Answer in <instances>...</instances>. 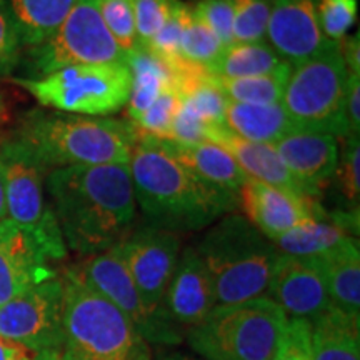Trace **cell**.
I'll return each instance as SVG.
<instances>
[{
    "label": "cell",
    "instance_id": "obj_1",
    "mask_svg": "<svg viewBox=\"0 0 360 360\" xmlns=\"http://www.w3.org/2000/svg\"><path fill=\"white\" fill-rule=\"evenodd\" d=\"M45 191L67 249L80 255L114 249L134 231L137 204L129 164L53 169Z\"/></svg>",
    "mask_w": 360,
    "mask_h": 360
},
{
    "label": "cell",
    "instance_id": "obj_2",
    "mask_svg": "<svg viewBox=\"0 0 360 360\" xmlns=\"http://www.w3.org/2000/svg\"><path fill=\"white\" fill-rule=\"evenodd\" d=\"M135 204L147 225L195 232L238 207L237 193L207 182L172 154L167 141L139 137L129 160Z\"/></svg>",
    "mask_w": 360,
    "mask_h": 360
},
{
    "label": "cell",
    "instance_id": "obj_3",
    "mask_svg": "<svg viewBox=\"0 0 360 360\" xmlns=\"http://www.w3.org/2000/svg\"><path fill=\"white\" fill-rule=\"evenodd\" d=\"M12 135L49 172L74 165L129 164L137 142L127 120L47 110L27 112Z\"/></svg>",
    "mask_w": 360,
    "mask_h": 360
},
{
    "label": "cell",
    "instance_id": "obj_4",
    "mask_svg": "<svg viewBox=\"0 0 360 360\" xmlns=\"http://www.w3.org/2000/svg\"><path fill=\"white\" fill-rule=\"evenodd\" d=\"M58 360H152L134 323L96 289L65 270Z\"/></svg>",
    "mask_w": 360,
    "mask_h": 360
},
{
    "label": "cell",
    "instance_id": "obj_5",
    "mask_svg": "<svg viewBox=\"0 0 360 360\" xmlns=\"http://www.w3.org/2000/svg\"><path fill=\"white\" fill-rule=\"evenodd\" d=\"M214 283L217 305L265 295L281 252L244 215H224L195 247Z\"/></svg>",
    "mask_w": 360,
    "mask_h": 360
},
{
    "label": "cell",
    "instance_id": "obj_6",
    "mask_svg": "<svg viewBox=\"0 0 360 360\" xmlns=\"http://www.w3.org/2000/svg\"><path fill=\"white\" fill-rule=\"evenodd\" d=\"M287 314L269 297L217 305L199 326L188 328L193 352L205 360H272Z\"/></svg>",
    "mask_w": 360,
    "mask_h": 360
},
{
    "label": "cell",
    "instance_id": "obj_7",
    "mask_svg": "<svg viewBox=\"0 0 360 360\" xmlns=\"http://www.w3.org/2000/svg\"><path fill=\"white\" fill-rule=\"evenodd\" d=\"M6 175L7 219L35 240L51 262L67 257V245L51 202L45 199L49 170L13 135L0 137Z\"/></svg>",
    "mask_w": 360,
    "mask_h": 360
},
{
    "label": "cell",
    "instance_id": "obj_8",
    "mask_svg": "<svg viewBox=\"0 0 360 360\" xmlns=\"http://www.w3.org/2000/svg\"><path fill=\"white\" fill-rule=\"evenodd\" d=\"M42 107L64 114L105 117L127 105L132 75L127 64L72 65L40 79L11 77Z\"/></svg>",
    "mask_w": 360,
    "mask_h": 360
},
{
    "label": "cell",
    "instance_id": "obj_9",
    "mask_svg": "<svg viewBox=\"0 0 360 360\" xmlns=\"http://www.w3.org/2000/svg\"><path fill=\"white\" fill-rule=\"evenodd\" d=\"M349 70L339 42L322 56L292 69L283 87L282 107L294 129L347 137L342 119Z\"/></svg>",
    "mask_w": 360,
    "mask_h": 360
},
{
    "label": "cell",
    "instance_id": "obj_10",
    "mask_svg": "<svg viewBox=\"0 0 360 360\" xmlns=\"http://www.w3.org/2000/svg\"><path fill=\"white\" fill-rule=\"evenodd\" d=\"M127 64V53L117 45L96 0H77L64 24L44 44L24 49L22 79H40L65 67Z\"/></svg>",
    "mask_w": 360,
    "mask_h": 360
},
{
    "label": "cell",
    "instance_id": "obj_11",
    "mask_svg": "<svg viewBox=\"0 0 360 360\" xmlns=\"http://www.w3.org/2000/svg\"><path fill=\"white\" fill-rule=\"evenodd\" d=\"M69 270L110 300L134 323L148 345L167 347L184 340L182 327L172 321L167 309L147 307L115 249L90 255Z\"/></svg>",
    "mask_w": 360,
    "mask_h": 360
},
{
    "label": "cell",
    "instance_id": "obj_12",
    "mask_svg": "<svg viewBox=\"0 0 360 360\" xmlns=\"http://www.w3.org/2000/svg\"><path fill=\"white\" fill-rule=\"evenodd\" d=\"M64 282L53 277L0 305V335L44 352H60Z\"/></svg>",
    "mask_w": 360,
    "mask_h": 360
},
{
    "label": "cell",
    "instance_id": "obj_13",
    "mask_svg": "<svg viewBox=\"0 0 360 360\" xmlns=\"http://www.w3.org/2000/svg\"><path fill=\"white\" fill-rule=\"evenodd\" d=\"M114 249L147 307L165 309V294L180 257L179 233L143 225L130 232Z\"/></svg>",
    "mask_w": 360,
    "mask_h": 360
},
{
    "label": "cell",
    "instance_id": "obj_14",
    "mask_svg": "<svg viewBox=\"0 0 360 360\" xmlns=\"http://www.w3.org/2000/svg\"><path fill=\"white\" fill-rule=\"evenodd\" d=\"M238 205L244 209L245 219L270 240L310 220L327 217L317 199L254 179H247L238 191Z\"/></svg>",
    "mask_w": 360,
    "mask_h": 360
},
{
    "label": "cell",
    "instance_id": "obj_15",
    "mask_svg": "<svg viewBox=\"0 0 360 360\" xmlns=\"http://www.w3.org/2000/svg\"><path fill=\"white\" fill-rule=\"evenodd\" d=\"M265 40L290 67L322 56L337 44L322 32L317 0H274Z\"/></svg>",
    "mask_w": 360,
    "mask_h": 360
},
{
    "label": "cell",
    "instance_id": "obj_16",
    "mask_svg": "<svg viewBox=\"0 0 360 360\" xmlns=\"http://www.w3.org/2000/svg\"><path fill=\"white\" fill-rule=\"evenodd\" d=\"M265 297L274 300L287 317L314 321L332 307L326 277L314 257L281 254Z\"/></svg>",
    "mask_w": 360,
    "mask_h": 360
},
{
    "label": "cell",
    "instance_id": "obj_17",
    "mask_svg": "<svg viewBox=\"0 0 360 360\" xmlns=\"http://www.w3.org/2000/svg\"><path fill=\"white\" fill-rule=\"evenodd\" d=\"M287 170L314 199L334 177L339 141L330 134L294 129L274 143Z\"/></svg>",
    "mask_w": 360,
    "mask_h": 360
},
{
    "label": "cell",
    "instance_id": "obj_18",
    "mask_svg": "<svg viewBox=\"0 0 360 360\" xmlns=\"http://www.w3.org/2000/svg\"><path fill=\"white\" fill-rule=\"evenodd\" d=\"M57 277L51 260L12 220L0 222V305L40 282Z\"/></svg>",
    "mask_w": 360,
    "mask_h": 360
},
{
    "label": "cell",
    "instance_id": "obj_19",
    "mask_svg": "<svg viewBox=\"0 0 360 360\" xmlns=\"http://www.w3.org/2000/svg\"><path fill=\"white\" fill-rule=\"evenodd\" d=\"M164 307L180 327L199 326L217 307L214 283L195 247L180 254L177 269L169 283Z\"/></svg>",
    "mask_w": 360,
    "mask_h": 360
},
{
    "label": "cell",
    "instance_id": "obj_20",
    "mask_svg": "<svg viewBox=\"0 0 360 360\" xmlns=\"http://www.w3.org/2000/svg\"><path fill=\"white\" fill-rule=\"evenodd\" d=\"M207 141L217 143L224 150H227L249 179L259 180V182L267 184V186L309 195L302 184L283 165L272 143L245 141V139L238 137L231 130L225 129L224 125L209 127Z\"/></svg>",
    "mask_w": 360,
    "mask_h": 360
},
{
    "label": "cell",
    "instance_id": "obj_21",
    "mask_svg": "<svg viewBox=\"0 0 360 360\" xmlns=\"http://www.w3.org/2000/svg\"><path fill=\"white\" fill-rule=\"evenodd\" d=\"M326 277L328 297L334 307L359 317L360 312V254L357 240L314 257Z\"/></svg>",
    "mask_w": 360,
    "mask_h": 360
},
{
    "label": "cell",
    "instance_id": "obj_22",
    "mask_svg": "<svg viewBox=\"0 0 360 360\" xmlns=\"http://www.w3.org/2000/svg\"><path fill=\"white\" fill-rule=\"evenodd\" d=\"M355 240L352 237V220L344 215L323 217L300 225L294 231L276 238L274 245L283 255L292 257H319Z\"/></svg>",
    "mask_w": 360,
    "mask_h": 360
},
{
    "label": "cell",
    "instance_id": "obj_23",
    "mask_svg": "<svg viewBox=\"0 0 360 360\" xmlns=\"http://www.w3.org/2000/svg\"><path fill=\"white\" fill-rule=\"evenodd\" d=\"M314 360H360L359 317L328 307L310 321Z\"/></svg>",
    "mask_w": 360,
    "mask_h": 360
},
{
    "label": "cell",
    "instance_id": "obj_24",
    "mask_svg": "<svg viewBox=\"0 0 360 360\" xmlns=\"http://www.w3.org/2000/svg\"><path fill=\"white\" fill-rule=\"evenodd\" d=\"M224 127L250 142L276 143L294 130L282 103H238L229 102L224 115Z\"/></svg>",
    "mask_w": 360,
    "mask_h": 360
},
{
    "label": "cell",
    "instance_id": "obj_25",
    "mask_svg": "<svg viewBox=\"0 0 360 360\" xmlns=\"http://www.w3.org/2000/svg\"><path fill=\"white\" fill-rule=\"evenodd\" d=\"M127 65L132 75L127 115L129 122H135L162 94L174 89V75L164 60L142 47L127 53Z\"/></svg>",
    "mask_w": 360,
    "mask_h": 360
},
{
    "label": "cell",
    "instance_id": "obj_26",
    "mask_svg": "<svg viewBox=\"0 0 360 360\" xmlns=\"http://www.w3.org/2000/svg\"><path fill=\"white\" fill-rule=\"evenodd\" d=\"M170 150L177 159L192 169L207 182L214 184L224 191L237 193L249 179L233 160V157L214 142H202L197 146L184 147L167 141Z\"/></svg>",
    "mask_w": 360,
    "mask_h": 360
},
{
    "label": "cell",
    "instance_id": "obj_27",
    "mask_svg": "<svg viewBox=\"0 0 360 360\" xmlns=\"http://www.w3.org/2000/svg\"><path fill=\"white\" fill-rule=\"evenodd\" d=\"M22 47L44 44L64 24L77 0H7Z\"/></svg>",
    "mask_w": 360,
    "mask_h": 360
},
{
    "label": "cell",
    "instance_id": "obj_28",
    "mask_svg": "<svg viewBox=\"0 0 360 360\" xmlns=\"http://www.w3.org/2000/svg\"><path fill=\"white\" fill-rule=\"evenodd\" d=\"M292 69L294 67L283 62L267 42H257L233 44L232 47L225 49L217 62L207 70L212 77L238 79L282 74Z\"/></svg>",
    "mask_w": 360,
    "mask_h": 360
},
{
    "label": "cell",
    "instance_id": "obj_29",
    "mask_svg": "<svg viewBox=\"0 0 360 360\" xmlns=\"http://www.w3.org/2000/svg\"><path fill=\"white\" fill-rule=\"evenodd\" d=\"M290 72L260 75V77L225 79L212 77V75L210 77H212L214 82L217 84V87L225 94L229 102L269 105V103H281L283 87H285Z\"/></svg>",
    "mask_w": 360,
    "mask_h": 360
},
{
    "label": "cell",
    "instance_id": "obj_30",
    "mask_svg": "<svg viewBox=\"0 0 360 360\" xmlns=\"http://www.w3.org/2000/svg\"><path fill=\"white\" fill-rule=\"evenodd\" d=\"M224 51L225 47L217 35L192 11L191 15H188L186 29H184L182 45H180L182 58H186L191 64L209 69L210 65L217 62V58L222 56Z\"/></svg>",
    "mask_w": 360,
    "mask_h": 360
},
{
    "label": "cell",
    "instance_id": "obj_31",
    "mask_svg": "<svg viewBox=\"0 0 360 360\" xmlns=\"http://www.w3.org/2000/svg\"><path fill=\"white\" fill-rule=\"evenodd\" d=\"M274 0H232L233 42H265Z\"/></svg>",
    "mask_w": 360,
    "mask_h": 360
},
{
    "label": "cell",
    "instance_id": "obj_32",
    "mask_svg": "<svg viewBox=\"0 0 360 360\" xmlns=\"http://www.w3.org/2000/svg\"><path fill=\"white\" fill-rule=\"evenodd\" d=\"M191 12V6L180 2V0H172L169 19L160 27V30L154 35V39L148 42L146 47L147 51L154 53L155 57H159L160 60H164L167 65L180 60L182 58V53H180L182 35Z\"/></svg>",
    "mask_w": 360,
    "mask_h": 360
},
{
    "label": "cell",
    "instance_id": "obj_33",
    "mask_svg": "<svg viewBox=\"0 0 360 360\" xmlns=\"http://www.w3.org/2000/svg\"><path fill=\"white\" fill-rule=\"evenodd\" d=\"M101 17L112 37L125 53L139 49L134 0H96Z\"/></svg>",
    "mask_w": 360,
    "mask_h": 360
},
{
    "label": "cell",
    "instance_id": "obj_34",
    "mask_svg": "<svg viewBox=\"0 0 360 360\" xmlns=\"http://www.w3.org/2000/svg\"><path fill=\"white\" fill-rule=\"evenodd\" d=\"M179 102L180 96L174 89L162 94L135 122H130L137 134V139L152 137L159 141H169Z\"/></svg>",
    "mask_w": 360,
    "mask_h": 360
},
{
    "label": "cell",
    "instance_id": "obj_35",
    "mask_svg": "<svg viewBox=\"0 0 360 360\" xmlns=\"http://www.w3.org/2000/svg\"><path fill=\"white\" fill-rule=\"evenodd\" d=\"M180 97H186L191 102L193 110L205 120L209 127L224 125V115L229 105V98L217 87V84L214 82L210 74Z\"/></svg>",
    "mask_w": 360,
    "mask_h": 360
},
{
    "label": "cell",
    "instance_id": "obj_36",
    "mask_svg": "<svg viewBox=\"0 0 360 360\" xmlns=\"http://www.w3.org/2000/svg\"><path fill=\"white\" fill-rule=\"evenodd\" d=\"M317 17L323 35L340 42L357 22V0H317Z\"/></svg>",
    "mask_w": 360,
    "mask_h": 360
},
{
    "label": "cell",
    "instance_id": "obj_37",
    "mask_svg": "<svg viewBox=\"0 0 360 360\" xmlns=\"http://www.w3.org/2000/svg\"><path fill=\"white\" fill-rule=\"evenodd\" d=\"M272 360H314L312 328L305 319H287L278 335Z\"/></svg>",
    "mask_w": 360,
    "mask_h": 360
},
{
    "label": "cell",
    "instance_id": "obj_38",
    "mask_svg": "<svg viewBox=\"0 0 360 360\" xmlns=\"http://www.w3.org/2000/svg\"><path fill=\"white\" fill-rule=\"evenodd\" d=\"M344 143L342 148V155L339 154V162L334 172L335 184L339 192L342 193L349 204L357 207L360 197V143L359 137H345L340 141Z\"/></svg>",
    "mask_w": 360,
    "mask_h": 360
},
{
    "label": "cell",
    "instance_id": "obj_39",
    "mask_svg": "<svg viewBox=\"0 0 360 360\" xmlns=\"http://www.w3.org/2000/svg\"><path fill=\"white\" fill-rule=\"evenodd\" d=\"M22 47L19 30L7 0H0V77L11 79L19 69Z\"/></svg>",
    "mask_w": 360,
    "mask_h": 360
},
{
    "label": "cell",
    "instance_id": "obj_40",
    "mask_svg": "<svg viewBox=\"0 0 360 360\" xmlns=\"http://www.w3.org/2000/svg\"><path fill=\"white\" fill-rule=\"evenodd\" d=\"M204 24L217 35L225 49L233 44V6L232 0H199L192 7Z\"/></svg>",
    "mask_w": 360,
    "mask_h": 360
},
{
    "label": "cell",
    "instance_id": "obj_41",
    "mask_svg": "<svg viewBox=\"0 0 360 360\" xmlns=\"http://www.w3.org/2000/svg\"><path fill=\"white\" fill-rule=\"evenodd\" d=\"M207 130H209V125L193 110L191 102L186 97H180L169 141L184 147L197 146V143L209 142L207 141Z\"/></svg>",
    "mask_w": 360,
    "mask_h": 360
},
{
    "label": "cell",
    "instance_id": "obj_42",
    "mask_svg": "<svg viewBox=\"0 0 360 360\" xmlns=\"http://www.w3.org/2000/svg\"><path fill=\"white\" fill-rule=\"evenodd\" d=\"M172 0H134L139 47L146 49L170 15Z\"/></svg>",
    "mask_w": 360,
    "mask_h": 360
},
{
    "label": "cell",
    "instance_id": "obj_43",
    "mask_svg": "<svg viewBox=\"0 0 360 360\" xmlns=\"http://www.w3.org/2000/svg\"><path fill=\"white\" fill-rule=\"evenodd\" d=\"M344 127L347 137H359L360 134V75L349 74L347 92H345L344 110H342Z\"/></svg>",
    "mask_w": 360,
    "mask_h": 360
},
{
    "label": "cell",
    "instance_id": "obj_44",
    "mask_svg": "<svg viewBox=\"0 0 360 360\" xmlns=\"http://www.w3.org/2000/svg\"><path fill=\"white\" fill-rule=\"evenodd\" d=\"M0 360H58V354L35 350L0 335Z\"/></svg>",
    "mask_w": 360,
    "mask_h": 360
},
{
    "label": "cell",
    "instance_id": "obj_45",
    "mask_svg": "<svg viewBox=\"0 0 360 360\" xmlns=\"http://www.w3.org/2000/svg\"><path fill=\"white\" fill-rule=\"evenodd\" d=\"M339 49L347 65L349 74L360 75V37L355 34L354 37H345L339 42Z\"/></svg>",
    "mask_w": 360,
    "mask_h": 360
},
{
    "label": "cell",
    "instance_id": "obj_46",
    "mask_svg": "<svg viewBox=\"0 0 360 360\" xmlns=\"http://www.w3.org/2000/svg\"><path fill=\"white\" fill-rule=\"evenodd\" d=\"M12 120V102L7 90L0 85V130H4Z\"/></svg>",
    "mask_w": 360,
    "mask_h": 360
},
{
    "label": "cell",
    "instance_id": "obj_47",
    "mask_svg": "<svg viewBox=\"0 0 360 360\" xmlns=\"http://www.w3.org/2000/svg\"><path fill=\"white\" fill-rule=\"evenodd\" d=\"M2 137V135H0ZM7 219V209H6V175H4V165L0 160V222Z\"/></svg>",
    "mask_w": 360,
    "mask_h": 360
},
{
    "label": "cell",
    "instance_id": "obj_48",
    "mask_svg": "<svg viewBox=\"0 0 360 360\" xmlns=\"http://www.w3.org/2000/svg\"><path fill=\"white\" fill-rule=\"evenodd\" d=\"M152 360H154V359H152ZM155 360H199V359L192 357V355L182 354V352H172V354L160 355V357H157Z\"/></svg>",
    "mask_w": 360,
    "mask_h": 360
}]
</instances>
